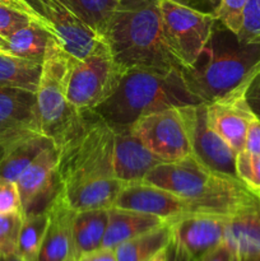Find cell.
<instances>
[{"label":"cell","instance_id":"cell-1","mask_svg":"<svg viewBox=\"0 0 260 261\" xmlns=\"http://www.w3.org/2000/svg\"><path fill=\"white\" fill-rule=\"evenodd\" d=\"M115 130L93 110L83 111L56 143L58 191L73 211L111 208L122 182L114 175Z\"/></svg>","mask_w":260,"mask_h":261},{"label":"cell","instance_id":"cell-2","mask_svg":"<svg viewBox=\"0 0 260 261\" xmlns=\"http://www.w3.org/2000/svg\"><path fill=\"white\" fill-rule=\"evenodd\" d=\"M144 181L180 196L190 213L231 218L260 203L239 178L212 170L193 154L176 162L160 163Z\"/></svg>","mask_w":260,"mask_h":261},{"label":"cell","instance_id":"cell-3","mask_svg":"<svg viewBox=\"0 0 260 261\" xmlns=\"http://www.w3.org/2000/svg\"><path fill=\"white\" fill-rule=\"evenodd\" d=\"M103 38L125 70L184 69L166 43L160 0H119Z\"/></svg>","mask_w":260,"mask_h":261},{"label":"cell","instance_id":"cell-4","mask_svg":"<svg viewBox=\"0 0 260 261\" xmlns=\"http://www.w3.org/2000/svg\"><path fill=\"white\" fill-rule=\"evenodd\" d=\"M260 70V43L245 42L216 20L211 37L196 63L181 70L191 93L209 103L250 83Z\"/></svg>","mask_w":260,"mask_h":261},{"label":"cell","instance_id":"cell-5","mask_svg":"<svg viewBox=\"0 0 260 261\" xmlns=\"http://www.w3.org/2000/svg\"><path fill=\"white\" fill-rule=\"evenodd\" d=\"M201 103L188 88L181 70H126L111 97L93 110L114 130L172 107Z\"/></svg>","mask_w":260,"mask_h":261},{"label":"cell","instance_id":"cell-6","mask_svg":"<svg viewBox=\"0 0 260 261\" xmlns=\"http://www.w3.org/2000/svg\"><path fill=\"white\" fill-rule=\"evenodd\" d=\"M71 58L53 36L42 61L36 101L42 134L54 144L63 139L81 115L66 98Z\"/></svg>","mask_w":260,"mask_h":261},{"label":"cell","instance_id":"cell-7","mask_svg":"<svg viewBox=\"0 0 260 261\" xmlns=\"http://www.w3.org/2000/svg\"><path fill=\"white\" fill-rule=\"evenodd\" d=\"M125 71L114 59L106 41L87 58H71L68 102L79 112L94 110L115 93Z\"/></svg>","mask_w":260,"mask_h":261},{"label":"cell","instance_id":"cell-8","mask_svg":"<svg viewBox=\"0 0 260 261\" xmlns=\"http://www.w3.org/2000/svg\"><path fill=\"white\" fill-rule=\"evenodd\" d=\"M130 127L161 162H176L193 154L190 106L172 107L147 115Z\"/></svg>","mask_w":260,"mask_h":261},{"label":"cell","instance_id":"cell-9","mask_svg":"<svg viewBox=\"0 0 260 261\" xmlns=\"http://www.w3.org/2000/svg\"><path fill=\"white\" fill-rule=\"evenodd\" d=\"M160 9L168 48L183 68H190L208 42L217 19L173 0H160Z\"/></svg>","mask_w":260,"mask_h":261},{"label":"cell","instance_id":"cell-10","mask_svg":"<svg viewBox=\"0 0 260 261\" xmlns=\"http://www.w3.org/2000/svg\"><path fill=\"white\" fill-rule=\"evenodd\" d=\"M51 31L64 50L75 59L93 54L105 38L94 32L63 0H23Z\"/></svg>","mask_w":260,"mask_h":261},{"label":"cell","instance_id":"cell-11","mask_svg":"<svg viewBox=\"0 0 260 261\" xmlns=\"http://www.w3.org/2000/svg\"><path fill=\"white\" fill-rule=\"evenodd\" d=\"M41 134L36 93L0 87V152Z\"/></svg>","mask_w":260,"mask_h":261},{"label":"cell","instance_id":"cell-12","mask_svg":"<svg viewBox=\"0 0 260 261\" xmlns=\"http://www.w3.org/2000/svg\"><path fill=\"white\" fill-rule=\"evenodd\" d=\"M247 86L249 83L205 103L208 125L237 153L245 149L247 129L255 117L245 97Z\"/></svg>","mask_w":260,"mask_h":261},{"label":"cell","instance_id":"cell-13","mask_svg":"<svg viewBox=\"0 0 260 261\" xmlns=\"http://www.w3.org/2000/svg\"><path fill=\"white\" fill-rule=\"evenodd\" d=\"M112 206L158 217L168 223L190 213L180 196L145 181L122 184Z\"/></svg>","mask_w":260,"mask_h":261},{"label":"cell","instance_id":"cell-14","mask_svg":"<svg viewBox=\"0 0 260 261\" xmlns=\"http://www.w3.org/2000/svg\"><path fill=\"white\" fill-rule=\"evenodd\" d=\"M190 135L193 155L212 170L237 177V152L208 125L205 103L190 106Z\"/></svg>","mask_w":260,"mask_h":261},{"label":"cell","instance_id":"cell-15","mask_svg":"<svg viewBox=\"0 0 260 261\" xmlns=\"http://www.w3.org/2000/svg\"><path fill=\"white\" fill-rule=\"evenodd\" d=\"M226 221L214 214L186 213L171 222L172 239L196 261L223 242Z\"/></svg>","mask_w":260,"mask_h":261},{"label":"cell","instance_id":"cell-16","mask_svg":"<svg viewBox=\"0 0 260 261\" xmlns=\"http://www.w3.org/2000/svg\"><path fill=\"white\" fill-rule=\"evenodd\" d=\"M161 160L147 149L132 127L115 130L114 175L120 182L144 181L145 176L160 165Z\"/></svg>","mask_w":260,"mask_h":261},{"label":"cell","instance_id":"cell-17","mask_svg":"<svg viewBox=\"0 0 260 261\" xmlns=\"http://www.w3.org/2000/svg\"><path fill=\"white\" fill-rule=\"evenodd\" d=\"M59 154L55 144L43 149L17 180L22 201L23 214L36 212L38 201L58 184L56 171H58Z\"/></svg>","mask_w":260,"mask_h":261},{"label":"cell","instance_id":"cell-18","mask_svg":"<svg viewBox=\"0 0 260 261\" xmlns=\"http://www.w3.org/2000/svg\"><path fill=\"white\" fill-rule=\"evenodd\" d=\"M48 226L38 252L37 261H70L71 226L75 211L68 205L56 189L47 205ZM74 261V260H73Z\"/></svg>","mask_w":260,"mask_h":261},{"label":"cell","instance_id":"cell-19","mask_svg":"<svg viewBox=\"0 0 260 261\" xmlns=\"http://www.w3.org/2000/svg\"><path fill=\"white\" fill-rule=\"evenodd\" d=\"M223 242L236 260L260 259V203L227 218Z\"/></svg>","mask_w":260,"mask_h":261},{"label":"cell","instance_id":"cell-20","mask_svg":"<svg viewBox=\"0 0 260 261\" xmlns=\"http://www.w3.org/2000/svg\"><path fill=\"white\" fill-rule=\"evenodd\" d=\"M109 209L75 212L71 226V256L74 261L102 247L109 223Z\"/></svg>","mask_w":260,"mask_h":261},{"label":"cell","instance_id":"cell-21","mask_svg":"<svg viewBox=\"0 0 260 261\" xmlns=\"http://www.w3.org/2000/svg\"><path fill=\"white\" fill-rule=\"evenodd\" d=\"M163 223L168 222L149 214L137 213V212L111 206L109 209V223H107L102 247L116 249L122 242L134 239L150 229L157 228Z\"/></svg>","mask_w":260,"mask_h":261},{"label":"cell","instance_id":"cell-22","mask_svg":"<svg viewBox=\"0 0 260 261\" xmlns=\"http://www.w3.org/2000/svg\"><path fill=\"white\" fill-rule=\"evenodd\" d=\"M171 241L172 227L171 223H163L157 228L122 242L115 249V254L117 261H149L165 250Z\"/></svg>","mask_w":260,"mask_h":261},{"label":"cell","instance_id":"cell-23","mask_svg":"<svg viewBox=\"0 0 260 261\" xmlns=\"http://www.w3.org/2000/svg\"><path fill=\"white\" fill-rule=\"evenodd\" d=\"M54 145L53 139L46 135H35L18 142L2 153L0 157V177L15 181L30 163L46 148Z\"/></svg>","mask_w":260,"mask_h":261},{"label":"cell","instance_id":"cell-24","mask_svg":"<svg viewBox=\"0 0 260 261\" xmlns=\"http://www.w3.org/2000/svg\"><path fill=\"white\" fill-rule=\"evenodd\" d=\"M42 64L0 53V87L18 88L36 93Z\"/></svg>","mask_w":260,"mask_h":261},{"label":"cell","instance_id":"cell-25","mask_svg":"<svg viewBox=\"0 0 260 261\" xmlns=\"http://www.w3.org/2000/svg\"><path fill=\"white\" fill-rule=\"evenodd\" d=\"M53 36L51 31L41 20H32L8 38L10 54L42 64L48 41Z\"/></svg>","mask_w":260,"mask_h":261},{"label":"cell","instance_id":"cell-26","mask_svg":"<svg viewBox=\"0 0 260 261\" xmlns=\"http://www.w3.org/2000/svg\"><path fill=\"white\" fill-rule=\"evenodd\" d=\"M48 226L47 208L45 211L24 214L18 240V252L25 261H37L38 252Z\"/></svg>","mask_w":260,"mask_h":261},{"label":"cell","instance_id":"cell-27","mask_svg":"<svg viewBox=\"0 0 260 261\" xmlns=\"http://www.w3.org/2000/svg\"><path fill=\"white\" fill-rule=\"evenodd\" d=\"M94 32L105 37L119 0H63Z\"/></svg>","mask_w":260,"mask_h":261},{"label":"cell","instance_id":"cell-28","mask_svg":"<svg viewBox=\"0 0 260 261\" xmlns=\"http://www.w3.org/2000/svg\"><path fill=\"white\" fill-rule=\"evenodd\" d=\"M24 214L22 211L0 214V257L18 252V240Z\"/></svg>","mask_w":260,"mask_h":261},{"label":"cell","instance_id":"cell-29","mask_svg":"<svg viewBox=\"0 0 260 261\" xmlns=\"http://www.w3.org/2000/svg\"><path fill=\"white\" fill-rule=\"evenodd\" d=\"M236 173L239 180L260 199V155L245 149L237 153Z\"/></svg>","mask_w":260,"mask_h":261},{"label":"cell","instance_id":"cell-30","mask_svg":"<svg viewBox=\"0 0 260 261\" xmlns=\"http://www.w3.org/2000/svg\"><path fill=\"white\" fill-rule=\"evenodd\" d=\"M36 19L37 18L17 8L0 4V36L8 40L15 31L30 24L32 20Z\"/></svg>","mask_w":260,"mask_h":261},{"label":"cell","instance_id":"cell-31","mask_svg":"<svg viewBox=\"0 0 260 261\" xmlns=\"http://www.w3.org/2000/svg\"><path fill=\"white\" fill-rule=\"evenodd\" d=\"M237 36L245 42L260 43V0H249L244 10L241 30Z\"/></svg>","mask_w":260,"mask_h":261},{"label":"cell","instance_id":"cell-32","mask_svg":"<svg viewBox=\"0 0 260 261\" xmlns=\"http://www.w3.org/2000/svg\"><path fill=\"white\" fill-rule=\"evenodd\" d=\"M249 0H223L216 19L233 33H239L242 25V17Z\"/></svg>","mask_w":260,"mask_h":261},{"label":"cell","instance_id":"cell-33","mask_svg":"<svg viewBox=\"0 0 260 261\" xmlns=\"http://www.w3.org/2000/svg\"><path fill=\"white\" fill-rule=\"evenodd\" d=\"M17 211L23 212L17 182L0 177V214Z\"/></svg>","mask_w":260,"mask_h":261},{"label":"cell","instance_id":"cell-34","mask_svg":"<svg viewBox=\"0 0 260 261\" xmlns=\"http://www.w3.org/2000/svg\"><path fill=\"white\" fill-rule=\"evenodd\" d=\"M181 5L216 18L223 0H173Z\"/></svg>","mask_w":260,"mask_h":261},{"label":"cell","instance_id":"cell-35","mask_svg":"<svg viewBox=\"0 0 260 261\" xmlns=\"http://www.w3.org/2000/svg\"><path fill=\"white\" fill-rule=\"evenodd\" d=\"M246 101L255 116L260 119V70L251 79L246 88Z\"/></svg>","mask_w":260,"mask_h":261},{"label":"cell","instance_id":"cell-36","mask_svg":"<svg viewBox=\"0 0 260 261\" xmlns=\"http://www.w3.org/2000/svg\"><path fill=\"white\" fill-rule=\"evenodd\" d=\"M245 150L251 154L260 155V119L256 116L250 122L245 142Z\"/></svg>","mask_w":260,"mask_h":261},{"label":"cell","instance_id":"cell-37","mask_svg":"<svg viewBox=\"0 0 260 261\" xmlns=\"http://www.w3.org/2000/svg\"><path fill=\"white\" fill-rule=\"evenodd\" d=\"M196 261H236L235 260L233 254H232L231 250L228 249L224 242H222L219 246L214 247L213 250H211L209 252H206L205 255L198 259Z\"/></svg>","mask_w":260,"mask_h":261},{"label":"cell","instance_id":"cell-38","mask_svg":"<svg viewBox=\"0 0 260 261\" xmlns=\"http://www.w3.org/2000/svg\"><path fill=\"white\" fill-rule=\"evenodd\" d=\"M81 261H117L115 249H107V247H99L94 251L88 252L79 257Z\"/></svg>","mask_w":260,"mask_h":261},{"label":"cell","instance_id":"cell-39","mask_svg":"<svg viewBox=\"0 0 260 261\" xmlns=\"http://www.w3.org/2000/svg\"><path fill=\"white\" fill-rule=\"evenodd\" d=\"M167 261H195L189 254H186L175 241L170 242L167 247Z\"/></svg>","mask_w":260,"mask_h":261},{"label":"cell","instance_id":"cell-40","mask_svg":"<svg viewBox=\"0 0 260 261\" xmlns=\"http://www.w3.org/2000/svg\"><path fill=\"white\" fill-rule=\"evenodd\" d=\"M0 4L9 5V7L17 8V9L22 10V12L28 13V14L33 15V17H35V18H37L35 14H33V12H32V10H31V8L28 7V5L25 4V3L23 2V0H0ZM37 19H38V18H37Z\"/></svg>","mask_w":260,"mask_h":261},{"label":"cell","instance_id":"cell-41","mask_svg":"<svg viewBox=\"0 0 260 261\" xmlns=\"http://www.w3.org/2000/svg\"><path fill=\"white\" fill-rule=\"evenodd\" d=\"M167 247H166L165 250H162L161 252H158V254L155 255V256H153L149 261H167Z\"/></svg>","mask_w":260,"mask_h":261},{"label":"cell","instance_id":"cell-42","mask_svg":"<svg viewBox=\"0 0 260 261\" xmlns=\"http://www.w3.org/2000/svg\"><path fill=\"white\" fill-rule=\"evenodd\" d=\"M0 53H7V54H10V50H9V42H8L7 38L2 37V36H0Z\"/></svg>","mask_w":260,"mask_h":261},{"label":"cell","instance_id":"cell-43","mask_svg":"<svg viewBox=\"0 0 260 261\" xmlns=\"http://www.w3.org/2000/svg\"><path fill=\"white\" fill-rule=\"evenodd\" d=\"M0 261H25L23 257H20L18 254L14 255H10V256H4V257H0Z\"/></svg>","mask_w":260,"mask_h":261},{"label":"cell","instance_id":"cell-44","mask_svg":"<svg viewBox=\"0 0 260 261\" xmlns=\"http://www.w3.org/2000/svg\"><path fill=\"white\" fill-rule=\"evenodd\" d=\"M236 261H260V259H244V260H236Z\"/></svg>","mask_w":260,"mask_h":261},{"label":"cell","instance_id":"cell-45","mask_svg":"<svg viewBox=\"0 0 260 261\" xmlns=\"http://www.w3.org/2000/svg\"><path fill=\"white\" fill-rule=\"evenodd\" d=\"M76 261H81V260H76Z\"/></svg>","mask_w":260,"mask_h":261},{"label":"cell","instance_id":"cell-46","mask_svg":"<svg viewBox=\"0 0 260 261\" xmlns=\"http://www.w3.org/2000/svg\"><path fill=\"white\" fill-rule=\"evenodd\" d=\"M70 261H73V260H70Z\"/></svg>","mask_w":260,"mask_h":261}]
</instances>
